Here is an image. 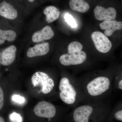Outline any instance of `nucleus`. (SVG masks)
<instances>
[{
  "label": "nucleus",
  "mask_w": 122,
  "mask_h": 122,
  "mask_svg": "<svg viewBox=\"0 0 122 122\" xmlns=\"http://www.w3.org/2000/svg\"><path fill=\"white\" fill-rule=\"evenodd\" d=\"M114 75L95 74L78 78L86 101H103L112 88Z\"/></svg>",
  "instance_id": "obj_1"
},
{
  "label": "nucleus",
  "mask_w": 122,
  "mask_h": 122,
  "mask_svg": "<svg viewBox=\"0 0 122 122\" xmlns=\"http://www.w3.org/2000/svg\"><path fill=\"white\" fill-rule=\"evenodd\" d=\"M58 88L61 100L69 106L81 104L86 100L78 78L69 74L63 76L59 81Z\"/></svg>",
  "instance_id": "obj_2"
},
{
  "label": "nucleus",
  "mask_w": 122,
  "mask_h": 122,
  "mask_svg": "<svg viewBox=\"0 0 122 122\" xmlns=\"http://www.w3.org/2000/svg\"><path fill=\"white\" fill-rule=\"evenodd\" d=\"M99 102L86 101L82 102V105L77 107L73 113V117L74 122H89L95 107Z\"/></svg>",
  "instance_id": "obj_3"
},
{
  "label": "nucleus",
  "mask_w": 122,
  "mask_h": 122,
  "mask_svg": "<svg viewBox=\"0 0 122 122\" xmlns=\"http://www.w3.org/2000/svg\"><path fill=\"white\" fill-rule=\"evenodd\" d=\"M31 81L34 86H39L41 93L45 94L51 92L55 86L53 79L44 72H36L32 76Z\"/></svg>",
  "instance_id": "obj_4"
},
{
  "label": "nucleus",
  "mask_w": 122,
  "mask_h": 122,
  "mask_svg": "<svg viewBox=\"0 0 122 122\" xmlns=\"http://www.w3.org/2000/svg\"><path fill=\"white\" fill-rule=\"evenodd\" d=\"M87 57L86 53L82 50L62 55L59 58V61L62 65L65 66L78 65L85 62Z\"/></svg>",
  "instance_id": "obj_5"
},
{
  "label": "nucleus",
  "mask_w": 122,
  "mask_h": 122,
  "mask_svg": "<svg viewBox=\"0 0 122 122\" xmlns=\"http://www.w3.org/2000/svg\"><path fill=\"white\" fill-rule=\"evenodd\" d=\"M91 37L94 42L95 48L99 52L102 53H106L111 50L112 44L107 36L99 31L92 33Z\"/></svg>",
  "instance_id": "obj_6"
},
{
  "label": "nucleus",
  "mask_w": 122,
  "mask_h": 122,
  "mask_svg": "<svg viewBox=\"0 0 122 122\" xmlns=\"http://www.w3.org/2000/svg\"><path fill=\"white\" fill-rule=\"evenodd\" d=\"M36 115L41 117L50 119L56 115V107L51 102L41 101L34 107L33 110Z\"/></svg>",
  "instance_id": "obj_7"
},
{
  "label": "nucleus",
  "mask_w": 122,
  "mask_h": 122,
  "mask_svg": "<svg viewBox=\"0 0 122 122\" xmlns=\"http://www.w3.org/2000/svg\"><path fill=\"white\" fill-rule=\"evenodd\" d=\"M95 17L99 20H115L116 18V10L113 7L105 8L102 6L97 5L94 10Z\"/></svg>",
  "instance_id": "obj_8"
},
{
  "label": "nucleus",
  "mask_w": 122,
  "mask_h": 122,
  "mask_svg": "<svg viewBox=\"0 0 122 122\" xmlns=\"http://www.w3.org/2000/svg\"><path fill=\"white\" fill-rule=\"evenodd\" d=\"M49 50V44L48 42H44L29 48L26 55L29 58L44 56L47 54Z\"/></svg>",
  "instance_id": "obj_9"
},
{
  "label": "nucleus",
  "mask_w": 122,
  "mask_h": 122,
  "mask_svg": "<svg viewBox=\"0 0 122 122\" xmlns=\"http://www.w3.org/2000/svg\"><path fill=\"white\" fill-rule=\"evenodd\" d=\"M99 26L102 29L106 30L104 32L105 35L110 36L115 30L122 29V22L114 20H105L99 24Z\"/></svg>",
  "instance_id": "obj_10"
},
{
  "label": "nucleus",
  "mask_w": 122,
  "mask_h": 122,
  "mask_svg": "<svg viewBox=\"0 0 122 122\" xmlns=\"http://www.w3.org/2000/svg\"><path fill=\"white\" fill-rule=\"evenodd\" d=\"M17 49L15 46H10L3 51L1 57V63L2 65H10L15 61Z\"/></svg>",
  "instance_id": "obj_11"
},
{
  "label": "nucleus",
  "mask_w": 122,
  "mask_h": 122,
  "mask_svg": "<svg viewBox=\"0 0 122 122\" xmlns=\"http://www.w3.org/2000/svg\"><path fill=\"white\" fill-rule=\"evenodd\" d=\"M54 33L49 26L44 27L41 30L35 32L32 37V40L34 42L37 43L44 40H49L53 37Z\"/></svg>",
  "instance_id": "obj_12"
},
{
  "label": "nucleus",
  "mask_w": 122,
  "mask_h": 122,
  "mask_svg": "<svg viewBox=\"0 0 122 122\" xmlns=\"http://www.w3.org/2000/svg\"><path fill=\"white\" fill-rule=\"evenodd\" d=\"M0 15L10 20H13L17 17V10L9 3L4 1L0 3Z\"/></svg>",
  "instance_id": "obj_13"
},
{
  "label": "nucleus",
  "mask_w": 122,
  "mask_h": 122,
  "mask_svg": "<svg viewBox=\"0 0 122 122\" xmlns=\"http://www.w3.org/2000/svg\"><path fill=\"white\" fill-rule=\"evenodd\" d=\"M46 16V20L48 23H51L58 19L61 12L56 7L50 5L46 7L44 11Z\"/></svg>",
  "instance_id": "obj_14"
},
{
  "label": "nucleus",
  "mask_w": 122,
  "mask_h": 122,
  "mask_svg": "<svg viewBox=\"0 0 122 122\" xmlns=\"http://www.w3.org/2000/svg\"><path fill=\"white\" fill-rule=\"evenodd\" d=\"M69 6L74 11L82 13L86 12L90 9V5L84 0H70Z\"/></svg>",
  "instance_id": "obj_15"
},
{
  "label": "nucleus",
  "mask_w": 122,
  "mask_h": 122,
  "mask_svg": "<svg viewBox=\"0 0 122 122\" xmlns=\"http://www.w3.org/2000/svg\"><path fill=\"white\" fill-rule=\"evenodd\" d=\"M16 36V34L13 30H3L0 29V45L4 44L5 41H13Z\"/></svg>",
  "instance_id": "obj_16"
},
{
  "label": "nucleus",
  "mask_w": 122,
  "mask_h": 122,
  "mask_svg": "<svg viewBox=\"0 0 122 122\" xmlns=\"http://www.w3.org/2000/svg\"><path fill=\"white\" fill-rule=\"evenodd\" d=\"M83 46L78 41L71 42L68 46V52H77L82 50Z\"/></svg>",
  "instance_id": "obj_17"
},
{
  "label": "nucleus",
  "mask_w": 122,
  "mask_h": 122,
  "mask_svg": "<svg viewBox=\"0 0 122 122\" xmlns=\"http://www.w3.org/2000/svg\"><path fill=\"white\" fill-rule=\"evenodd\" d=\"M64 18L66 22L70 25V26L72 28H76L77 27V25L76 20L71 14L68 13L66 14L64 16Z\"/></svg>",
  "instance_id": "obj_18"
},
{
  "label": "nucleus",
  "mask_w": 122,
  "mask_h": 122,
  "mask_svg": "<svg viewBox=\"0 0 122 122\" xmlns=\"http://www.w3.org/2000/svg\"><path fill=\"white\" fill-rule=\"evenodd\" d=\"M11 99L14 102L20 105H24L26 102L24 97L18 94L13 95L11 97Z\"/></svg>",
  "instance_id": "obj_19"
},
{
  "label": "nucleus",
  "mask_w": 122,
  "mask_h": 122,
  "mask_svg": "<svg viewBox=\"0 0 122 122\" xmlns=\"http://www.w3.org/2000/svg\"><path fill=\"white\" fill-rule=\"evenodd\" d=\"M9 118L12 122H22V118L20 114L13 112L10 114Z\"/></svg>",
  "instance_id": "obj_20"
},
{
  "label": "nucleus",
  "mask_w": 122,
  "mask_h": 122,
  "mask_svg": "<svg viewBox=\"0 0 122 122\" xmlns=\"http://www.w3.org/2000/svg\"><path fill=\"white\" fill-rule=\"evenodd\" d=\"M4 92L1 87L0 86V110H1L4 106Z\"/></svg>",
  "instance_id": "obj_21"
},
{
  "label": "nucleus",
  "mask_w": 122,
  "mask_h": 122,
  "mask_svg": "<svg viewBox=\"0 0 122 122\" xmlns=\"http://www.w3.org/2000/svg\"><path fill=\"white\" fill-rule=\"evenodd\" d=\"M115 118L116 119L119 121H122V110H119L116 112L115 114Z\"/></svg>",
  "instance_id": "obj_22"
},
{
  "label": "nucleus",
  "mask_w": 122,
  "mask_h": 122,
  "mask_svg": "<svg viewBox=\"0 0 122 122\" xmlns=\"http://www.w3.org/2000/svg\"><path fill=\"white\" fill-rule=\"evenodd\" d=\"M0 122H5L4 119L0 116Z\"/></svg>",
  "instance_id": "obj_23"
},
{
  "label": "nucleus",
  "mask_w": 122,
  "mask_h": 122,
  "mask_svg": "<svg viewBox=\"0 0 122 122\" xmlns=\"http://www.w3.org/2000/svg\"><path fill=\"white\" fill-rule=\"evenodd\" d=\"M30 2H32L34 1L35 0H28Z\"/></svg>",
  "instance_id": "obj_24"
},
{
  "label": "nucleus",
  "mask_w": 122,
  "mask_h": 122,
  "mask_svg": "<svg viewBox=\"0 0 122 122\" xmlns=\"http://www.w3.org/2000/svg\"><path fill=\"white\" fill-rule=\"evenodd\" d=\"M1 63V57L0 55V63Z\"/></svg>",
  "instance_id": "obj_25"
}]
</instances>
